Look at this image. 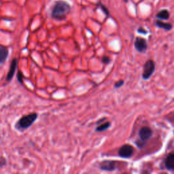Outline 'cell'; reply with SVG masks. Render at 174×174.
<instances>
[{
    "label": "cell",
    "instance_id": "obj_6",
    "mask_svg": "<svg viewBox=\"0 0 174 174\" xmlns=\"http://www.w3.org/2000/svg\"><path fill=\"white\" fill-rule=\"evenodd\" d=\"M134 46H135V48L137 51L142 53L146 52L148 48V44L146 39L140 37L136 38Z\"/></svg>",
    "mask_w": 174,
    "mask_h": 174
},
{
    "label": "cell",
    "instance_id": "obj_15",
    "mask_svg": "<svg viewBox=\"0 0 174 174\" xmlns=\"http://www.w3.org/2000/svg\"><path fill=\"white\" fill-rule=\"evenodd\" d=\"M101 61H103V62L104 63H106V64H108L110 62L111 60L110 59V57H108L107 56H104L102 57V59H101Z\"/></svg>",
    "mask_w": 174,
    "mask_h": 174
},
{
    "label": "cell",
    "instance_id": "obj_2",
    "mask_svg": "<svg viewBox=\"0 0 174 174\" xmlns=\"http://www.w3.org/2000/svg\"><path fill=\"white\" fill-rule=\"evenodd\" d=\"M38 117V114L36 112H32V113L23 116L15 124V128L19 131H24L34 124Z\"/></svg>",
    "mask_w": 174,
    "mask_h": 174
},
{
    "label": "cell",
    "instance_id": "obj_16",
    "mask_svg": "<svg viewBox=\"0 0 174 174\" xmlns=\"http://www.w3.org/2000/svg\"><path fill=\"white\" fill-rule=\"evenodd\" d=\"M124 84V81L123 80H119L118 82H117L114 84V87L115 88H120V87L122 86Z\"/></svg>",
    "mask_w": 174,
    "mask_h": 174
},
{
    "label": "cell",
    "instance_id": "obj_8",
    "mask_svg": "<svg viewBox=\"0 0 174 174\" xmlns=\"http://www.w3.org/2000/svg\"><path fill=\"white\" fill-rule=\"evenodd\" d=\"M99 168L107 172H112L117 169V163L113 161H104L101 163Z\"/></svg>",
    "mask_w": 174,
    "mask_h": 174
},
{
    "label": "cell",
    "instance_id": "obj_7",
    "mask_svg": "<svg viewBox=\"0 0 174 174\" xmlns=\"http://www.w3.org/2000/svg\"><path fill=\"white\" fill-rule=\"evenodd\" d=\"M18 65H19V60L17 59H13L12 62L10 63V66L9 68L8 74L6 76V82H9L12 80L14 76V74H15L16 72V70L18 67Z\"/></svg>",
    "mask_w": 174,
    "mask_h": 174
},
{
    "label": "cell",
    "instance_id": "obj_12",
    "mask_svg": "<svg viewBox=\"0 0 174 174\" xmlns=\"http://www.w3.org/2000/svg\"><path fill=\"white\" fill-rule=\"evenodd\" d=\"M169 12L167 10H162L157 14V17L159 19L167 20L169 18Z\"/></svg>",
    "mask_w": 174,
    "mask_h": 174
},
{
    "label": "cell",
    "instance_id": "obj_11",
    "mask_svg": "<svg viewBox=\"0 0 174 174\" xmlns=\"http://www.w3.org/2000/svg\"><path fill=\"white\" fill-rule=\"evenodd\" d=\"M155 24L157 27L163 29V30L169 31L172 29V25L170 23H163V21L160 20H157L155 21Z\"/></svg>",
    "mask_w": 174,
    "mask_h": 174
},
{
    "label": "cell",
    "instance_id": "obj_19",
    "mask_svg": "<svg viewBox=\"0 0 174 174\" xmlns=\"http://www.w3.org/2000/svg\"><path fill=\"white\" fill-rule=\"evenodd\" d=\"M124 1H125V2H127V1H128V0H124Z\"/></svg>",
    "mask_w": 174,
    "mask_h": 174
},
{
    "label": "cell",
    "instance_id": "obj_1",
    "mask_svg": "<svg viewBox=\"0 0 174 174\" xmlns=\"http://www.w3.org/2000/svg\"><path fill=\"white\" fill-rule=\"evenodd\" d=\"M71 10V6L65 0H57L51 9V16L57 21L64 20Z\"/></svg>",
    "mask_w": 174,
    "mask_h": 174
},
{
    "label": "cell",
    "instance_id": "obj_9",
    "mask_svg": "<svg viewBox=\"0 0 174 174\" xmlns=\"http://www.w3.org/2000/svg\"><path fill=\"white\" fill-rule=\"evenodd\" d=\"M9 55L8 48L6 46H0V64H3L8 59Z\"/></svg>",
    "mask_w": 174,
    "mask_h": 174
},
{
    "label": "cell",
    "instance_id": "obj_3",
    "mask_svg": "<svg viewBox=\"0 0 174 174\" xmlns=\"http://www.w3.org/2000/svg\"><path fill=\"white\" fill-rule=\"evenodd\" d=\"M152 135V129L148 126H143L139 131V136L140 140H137L135 143L138 148H143L146 144V141L149 140Z\"/></svg>",
    "mask_w": 174,
    "mask_h": 174
},
{
    "label": "cell",
    "instance_id": "obj_14",
    "mask_svg": "<svg viewBox=\"0 0 174 174\" xmlns=\"http://www.w3.org/2000/svg\"><path fill=\"white\" fill-rule=\"evenodd\" d=\"M23 74L21 73V71H18V74H17V79L19 82L21 83V84H23Z\"/></svg>",
    "mask_w": 174,
    "mask_h": 174
},
{
    "label": "cell",
    "instance_id": "obj_20",
    "mask_svg": "<svg viewBox=\"0 0 174 174\" xmlns=\"http://www.w3.org/2000/svg\"><path fill=\"white\" fill-rule=\"evenodd\" d=\"M173 121H174V116H173Z\"/></svg>",
    "mask_w": 174,
    "mask_h": 174
},
{
    "label": "cell",
    "instance_id": "obj_18",
    "mask_svg": "<svg viewBox=\"0 0 174 174\" xmlns=\"http://www.w3.org/2000/svg\"><path fill=\"white\" fill-rule=\"evenodd\" d=\"M138 32L141 33V34H147V31L145 30H144L143 28H140L138 30Z\"/></svg>",
    "mask_w": 174,
    "mask_h": 174
},
{
    "label": "cell",
    "instance_id": "obj_17",
    "mask_svg": "<svg viewBox=\"0 0 174 174\" xmlns=\"http://www.w3.org/2000/svg\"><path fill=\"white\" fill-rule=\"evenodd\" d=\"M101 6V8H102V9L103 10V11H104V12L106 13V14H109V12H108V9H107V8H106V7L105 6H103V5H100Z\"/></svg>",
    "mask_w": 174,
    "mask_h": 174
},
{
    "label": "cell",
    "instance_id": "obj_4",
    "mask_svg": "<svg viewBox=\"0 0 174 174\" xmlns=\"http://www.w3.org/2000/svg\"><path fill=\"white\" fill-rule=\"evenodd\" d=\"M155 70V64L152 60H148L144 65V71L142 74V78L144 80L149 79Z\"/></svg>",
    "mask_w": 174,
    "mask_h": 174
},
{
    "label": "cell",
    "instance_id": "obj_10",
    "mask_svg": "<svg viewBox=\"0 0 174 174\" xmlns=\"http://www.w3.org/2000/svg\"><path fill=\"white\" fill-rule=\"evenodd\" d=\"M165 167L169 170L174 169V153H170L165 160Z\"/></svg>",
    "mask_w": 174,
    "mask_h": 174
},
{
    "label": "cell",
    "instance_id": "obj_13",
    "mask_svg": "<svg viewBox=\"0 0 174 174\" xmlns=\"http://www.w3.org/2000/svg\"><path fill=\"white\" fill-rule=\"evenodd\" d=\"M111 123L110 122H104L103 124H101L99 126H98L96 128V130L98 132H101L103 131V130L108 129L110 126Z\"/></svg>",
    "mask_w": 174,
    "mask_h": 174
},
{
    "label": "cell",
    "instance_id": "obj_5",
    "mask_svg": "<svg viewBox=\"0 0 174 174\" xmlns=\"http://www.w3.org/2000/svg\"><path fill=\"white\" fill-rule=\"evenodd\" d=\"M133 148L129 144L123 145L118 150V155L122 158H129L132 157L133 154Z\"/></svg>",
    "mask_w": 174,
    "mask_h": 174
}]
</instances>
